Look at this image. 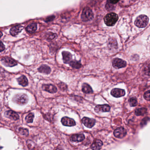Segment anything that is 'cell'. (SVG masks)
I'll return each mask as SVG.
<instances>
[{"instance_id":"6da1fadb","label":"cell","mask_w":150,"mask_h":150,"mask_svg":"<svg viewBox=\"0 0 150 150\" xmlns=\"http://www.w3.org/2000/svg\"><path fill=\"white\" fill-rule=\"evenodd\" d=\"M118 16L115 13H110L108 14L104 17V21L108 26H113L117 22Z\"/></svg>"},{"instance_id":"7a4b0ae2","label":"cell","mask_w":150,"mask_h":150,"mask_svg":"<svg viewBox=\"0 0 150 150\" xmlns=\"http://www.w3.org/2000/svg\"><path fill=\"white\" fill-rule=\"evenodd\" d=\"M149 22V18L147 16L141 15L138 17L135 21V24L139 28L146 27Z\"/></svg>"},{"instance_id":"3957f363","label":"cell","mask_w":150,"mask_h":150,"mask_svg":"<svg viewBox=\"0 0 150 150\" xmlns=\"http://www.w3.org/2000/svg\"><path fill=\"white\" fill-rule=\"evenodd\" d=\"M94 17L93 12L89 8H85L82 11L81 18L84 22L89 21L93 19Z\"/></svg>"},{"instance_id":"277c9868","label":"cell","mask_w":150,"mask_h":150,"mask_svg":"<svg viewBox=\"0 0 150 150\" xmlns=\"http://www.w3.org/2000/svg\"><path fill=\"white\" fill-rule=\"evenodd\" d=\"M13 100L15 103L19 105H24L27 104L28 97L26 94H18L16 95L13 98Z\"/></svg>"},{"instance_id":"5b68a950","label":"cell","mask_w":150,"mask_h":150,"mask_svg":"<svg viewBox=\"0 0 150 150\" xmlns=\"http://www.w3.org/2000/svg\"><path fill=\"white\" fill-rule=\"evenodd\" d=\"M1 60L3 64L6 67H13L17 64V61L13 59V58L7 56L3 57Z\"/></svg>"},{"instance_id":"8992f818","label":"cell","mask_w":150,"mask_h":150,"mask_svg":"<svg viewBox=\"0 0 150 150\" xmlns=\"http://www.w3.org/2000/svg\"><path fill=\"white\" fill-rule=\"evenodd\" d=\"M127 63L126 61L119 58H115L112 61V65L116 69H120L125 67L126 66Z\"/></svg>"},{"instance_id":"52a82bcc","label":"cell","mask_w":150,"mask_h":150,"mask_svg":"<svg viewBox=\"0 0 150 150\" xmlns=\"http://www.w3.org/2000/svg\"><path fill=\"white\" fill-rule=\"evenodd\" d=\"M126 134H127V131L126 129L122 127H120L116 129L114 131V136L116 137L119 139L123 138L126 136Z\"/></svg>"},{"instance_id":"ba28073f","label":"cell","mask_w":150,"mask_h":150,"mask_svg":"<svg viewBox=\"0 0 150 150\" xmlns=\"http://www.w3.org/2000/svg\"><path fill=\"white\" fill-rule=\"evenodd\" d=\"M110 106L108 104L98 105L96 106L95 108V111L96 112L100 113L106 112L110 110Z\"/></svg>"},{"instance_id":"9c48e42d","label":"cell","mask_w":150,"mask_h":150,"mask_svg":"<svg viewBox=\"0 0 150 150\" xmlns=\"http://www.w3.org/2000/svg\"><path fill=\"white\" fill-rule=\"evenodd\" d=\"M81 121L84 125L89 128H92L96 123V120L95 119L87 117H84Z\"/></svg>"},{"instance_id":"30bf717a","label":"cell","mask_w":150,"mask_h":150,"mask_svg":"<svg viewBox=\"0 0 150 150\" xmlns=\"http://www.w3.org/2000/svg\"><path fill=\"white\" fill-rule=\"evenodd\" d=\"M61 123L63 126H73L76 125V122L73 119L67 117H63L61 119Z\"/></svg>"},{"instance_id":"8fae6325","label":"cell","mask_w":150,"mask_h":150,"mask_svg":"<svg viewBox=\"0 0 150 150\" xmlns=\"http://www.w3.org/2000/svg\"><path fill=\"white\" fill-rule=\"evenodd\" d=\"M111 95L115 97H121L125 96L126 92L123 89H114L110 92Z\"/></svg>"},{"instance_id":"7c38bea8","label":"cell","mask_w":150,"mask_h":150,"mask_svg":"<svg viewBox=\"0 0 150 150\" xmlns=\"http://www.w3.org/2000/svg\"><path fill=\"white\" fill-rule=\"evenodd\" d=\"M42 88L44 91H46L51 93H55L57 91L56 87L53 85H43Z\"/></svg>"},{"instance_id":"4fadbf2b","label":"cell","mask_w":150,"mask_h":150,"mask_svg":"<svg viewBox=\"0 0 150 150\" xmlns=\"http://www.w3.org/2000/svg\"><path fill=\"white\" fill-rule=\"evenodd\" d=\"M6 117L13 120H17L19 119V116L16 112L13 110H9L5 113Z\"/></svg>"},{"instance_id":"5bb4252c","label":"cell","mask_w":150,"mask_h":150,"mask_svg":"<svg viewBox=\"0 0 150 150\" xmlns=\"http://www.w3.org/2000/svg\"><path fill=\"white\" fill-rule=\"evenodd\" d=\"M85 138V137L83 134H76L73 135L70 138V139L71 141L79 142L84 140Z\"/></svg>"},{"instance_id":"9a60e30c","label":"cell","mask_w":150,"mask_h":150,"mask_svg":"<svg viewBox=\"0 0 150 150\" xmlns=\"http://www.w3.org/2000/svg\"><path fill=\"white\" fill-rule=\"evenodd\" d=\"M63 60L65 63H69L72 60L71 54L68 52L63 51L62 52Z\"/></svg>"},{"instance_id":"2e32d148","label":"cell","mask_w":150,"mask_h":150,"mask_svg":"<svg viewBox=\"0 0 150 150\" xmlns=\"http://www.w3.org/2000/svg\"><path fill=\"white\" fill-rule=\"evenodd\" d=\"M23 29V27L21 26L18 25L13 26L10 30V33L12 36H15L19 34Z\"/></svg>"},{"instance_id":"e0dca14e","label":"cell","mask_w":150,"mask_h":150,"mask_svg":"<svg viewBox=\"0 0 150 150\" xmlns=\"http://www.w3.org/2000/svg\"><path fill=\"white\" fill-rule=\"evenodd\" d=\"M103 143L100 139H96L91 145V147L93 150H98L101 148Z\"/></svg>"},{"instance_id":"ac0fdd59","label":"cell","mask_w":150,"mask_h":150,"mask_svg":"<svg viewBox=\"0 0 150 150\" xmlns=\"http://www.w3.org/2000/svg\"><path fill=\"white\" fill-rule=\"evenodd\" d=\"M38 71L41 73L49 74L51 71V69L50 67L46 65H42L38 68Z\"/></svg>"},{"instance_id":"d6986e66","label":"cell","mask_w":150,"mask_h":150,"mask_svg":"<svg viewBox=\"0 0 150 150\" xmlns=\"http://www.w3.org/2000/svg\"><path fill=\"white\" fill-rule=\"evenodd\" d=\"M17 81L20 85L23 87L27 86L28 84V79L27 77L24 75H22L21 76L17 79Z\"/></svg>"},{"instance_id":"ffe728a7","label":"cell","mask_w":150,"mask_h":150,"mask_svg":"<svg viewBox=\"0 0 150 150\" xmlns=\"http://www.w3.org/2000/svg\"><path fill=\"white\" fill-rule=\"evenodd\" d=\"M82 91L84 93L86 94H90L93 93V90L91 86L86 83L82 85Z\"/></svg>"},{"instance_id":"44dd1931","label":"cell","mask_w":150,"mask_h":150,"mask_svg":"<svg viewBox=\"0 0 150 150\" xmlns=\"http://www.w3.org/2000/svg\"><path fill=\"white\" fill-rule=\"evenodd\" d=\"M37 23H32L28 25L26 27V31L28 33L32 34V33H34L36 31V30H37Z\"/></svg>"},{"instance_id":"7402d4cb","label":"cell","mask_w":150,"mask_h":150,"mask_svg":"<svg viewBox=\"0 0 150 150\" xmlns=\"http://www.w3.org/2000/svg\"><path fill=\"white\" fill-rule=\"evenodd\" d=\"M69 65L75 69H79L81 67V64L79 61H77V60H72L70 63Z\"/></svg>"},{"instance_id":"603a6c76","label":"cell","mask_w":150,"mask_h":150,"mask_svg":"<svg viewBox=\"0 0 150 150\" xmlns=\"http://www.w3.org/2000/svg\"><path fill=\"white\" fill-rule=\"evenodd\" d=\"M147 112V109L146 108H140L136 110L135 113L137 116H141L145 114Z\"/></svg>"},{"instance_id":"cb8c5ba5","label":"cell","mask_w":150,"mask_h":150,"mask_svg":"<svg viewBox=\"0 0 150 150\" xmlns=\"http://www.w3.org/2000/svg\"><path fill=\"white\" fill-rule=\"evenodd\" d=\"M108 46L110 48L117 47V43L115 39H110L108 42Z\"/></svg>"},{"instance_id":"d4e9b609","label":"cell","mask_w":150,"mask_h":150,"mask_svg":"<svg viewBox=\"0 0 150 150\" xmlns=\"http://www.w3.org/2000/svg\"><path fill=\"white\" fill-rule=\"evenodd\" d=\"M34 115L33 113H30L26 117L25 120L27 123H32L34 120Z\"/></svg>"},{"instance_id":"484cf974","label":"cell","mask_w":150,"mask_h":150,"mask_svg":"<svg viewBox=\"0 0 150 150\" xmlns=\"http://www.w3.org/2000/svg\"><path fill=\"white\" fill-rule=\"evenodd\" d=\"M129 104L131 106H135L137 104V100L135 97H131L129 100Z\"/></svg>"},{"instance_id":"4316f807","label":"cell","mask_w":150,"mask_h":150,"mask_svg":"<svg viewBox=\"0 0 150 150\" xmlns=\"http://www.w3.org/2000/svg\"><path fill=\"white\" fill-rule=\"evenodd\" d=\"M18 131L19 133L21 134L22 135H25V136H27V135H28V134H29L28 130L26 129L20 128L19 129Z\"/></svg>"},{"instance_id":"83f0119b","label":"cell","mask_w":150,"mask_h":150,"mask_svg":"<svg viewBox=\"0 0 150 150\" xmlns=\"http://www.w3.org/2000/svg\"><path fill=\"white\" fill-rule=\"evenodd\" d=\"M114 8V7L113 6V4L111 3L109 0H108L106 3V9L107 10L110 11V10L113 9Z\"/></svg>"},{"instance_id":"f1b7e54d","label":"cell","mask_w":150,"mask_h":150,"mask_svg":"<svg viewBox=\"0 0 150 150\" xmlns=\"http://www.w3.org/2000/svg\"><path fill=\"white\" fill-rule=\"evenodd\" d=\"M143 71L145 75L147 76H150V64H148L144 67Z\"/></svg>"},{"instance_id":"f546056e","label":"cell","mask_w":150,"mask_h":150,"mask_svg":"<svg viewBox=\"0 0 150 150\" xmlns=\"http://www.w3.org/2000/svg\"><path fill=\"white\" fill-rule=\"evenodd\" d=\"M143 96L145 100L147 101H150V90H148L146 92H145Z\"/></svg>"},{"instance_id":"4dcf8cb0","label":"cell","mask_w":150,"mask_h":150,"mask_svg":"<svg viewBox=\"0 0 150 150\" xmlns=\"http://www.w3.org/2000/svg\"><path fill=\"white\" fill-rule=\"evenodd\" d=\"M58 86L59 87V88L62 89V90H66L67 88V85L65 84H64V83H59V84H58Z\"/></svg>"},{"instance_id":"1f68e13d","label":"cell","mask_w":150,"mask_h":150,"mask_svg":"<svg viewBox=\"0 0 150 150\" xmlns=\"http://www.w3.org/2000/svg\"><path fill=\"white\" fill-rule=\"evenodd\" d=\"M0 49H1V52H2L3 51H4L5 50V46H4L2 42H1V47H0Z\"/></svg>"},{"instance_id":"d6a6232c","label":"cell","mask_w":150,"mask_h":150,"mask_svg":"<svg viewBox=\"0 0 150 150\" xmlns=\"http://www.w3.org/2000/svg\"><path fill=\"white\" fill-rule=\"evenodd\" d=\"M109 1L111 3L115 4L117 3V2H118L120 0H109Z\"/></svg>"},{"instance_id":"836d02e7","label":"cell","mask_w":150,"mask_h":150,"mask_svg":"<svg viewBox=\"0 0 150 150\" xmlns=\"http://www.w3.org/2000/svg\"><path fill=\"white\" fill-rule=\"evenodd\" d=\"M131 1H135V0H131Z\"/></svg>"}]
</instances>
